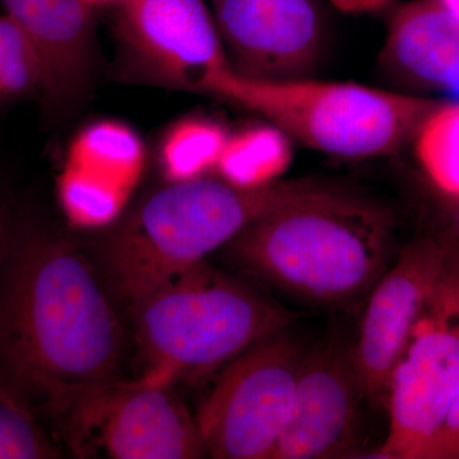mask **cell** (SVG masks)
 <instances>
[{"mask_svg":"<svg viewBox=\"0 0 459 459\" xmlns=\"http://www.w3.org/2000/svg\"><path fill=\"white\" fill-rule=\"evenodd\" d=\"M143 141L131 126L100 120L75 134L57 179L60 207L72 225L107 228L119 219L142 177Z\"/></svg>","mask_w":459,"mask_h":459,"instance_id":"13","label":"cell"},{"mask_svg":"<svg viewBox=\"0 0 459 459\" xmlns=\"http://www.w3.org/2000/svg\"><path fill=\"white\" fill-rule=\"evenodd\" d=\"M120 2H122V0H83L84 4L89 5L93 11H95L96 8L115 7V5L119 4Z\"/></svg>","mask_w":459,"mask_h":459,"instance_id":"23","label":"cell"},{"mask_svg":"<svg viewBox=\"0 0 459 459\" xmlns=\"http://www.w3.org/2000/svg\"><path fill=\"white\" fill-rule=\"evenodd\" d=\"M59 457L62 451L40 419L0 389V459Z\"/></svg>","mask_w":459,"mask_h":459,"instance_id":"19","label":"cell"},{"mask_svg":"<svg viewBox=\"0 0 459 459\" xmlns=\"http://www.w3.org/2000/svg\"><path fill=\"white\" fill-rule=\"evenodd\" d=\"M395 216L377 198L320 183L223 247L241 272L316 307L367 300L394 261Z\"/></svg>","mask_w":459,"mask_h":459,"instance_id":"2","label":"cell"},{"mask_svg":"<svg viewBox=\"0 0 459 459\" xmlns=\"http://www.w3.org/2000/svg\"><path fill=\"white\" fill-rule=\"evenodd\" d=\"M232 71L252 80L310 77L327 44L323 0H211Z\"/></svg>","mask_w":459,"mask_h":459,"instance_id":"11","label":"cell"},{"mask_svg":"<svg viewBox=\"0 0 459 459\" xmlns=\"http://www.w3.org/2000/svg\"><path fill=\"white\" fill-rule=\"evenodd\" d=\"M126 329L95 263L30 199L0 214V389L56 421L90 386L122 379Z\"/></svg>","mask_w":459,"mask_h":459,"instance_id":"1","label":"cell"},{"mask_svg":"<svg viewBox=\"0 0 459 459\" xmlns=\"http://www.w3.org/2000/svg\"><path fill=\"white\" fill-rule=\"evenodd\" d=\"M40 60L41 98L54 110L81 104L98 68L93 9L83 0H0Z\"/></svg>","mask_w":459,"mask_h":459,"instance_id":"14","label":"cell"},{"mask_svg":"<svg viewBox=\"0 0 459 459\" xmlns=\"http://www.w3.org/2000/svg\"><path fill=\"white\" fill-rule=\"evenodd\" d=\"M230 132L207 117H188L170 126L160 147V164L169 183L216 172Z\"/></svg>","mask_w":459,"mask_h":459,"instance_id":"16","label":"cell"},{"mask_svg":"<svg viewBox=\"0 0 459 459\" xmlns=\"http://www.w3.org/2000/svg\"><path fill=\"white\" fill-rule=\"evenodd\" d=\"M9 195V190L5 186L4 181L0 178V214H2L3 205H4L5 199Z\"/></svg>","mask_w":459,"mask_h":459,"instance_id":"25","label":"cell"},{"mask_svg":"<svg viewBox=\"0 0 459 459\" xmlns=\"http://www.w3.org/2000/svg\"><path fill=\"white\" fill-rule=\"evenodd\" d=\"M213 98L274 124L304 146L342 159L394 155L437 105L430 100L310 77L265 81L230 71Z\"/></svg>","mask_w":459,"mask_h":459,"instance_id":"5","label":"cell"},{"mask_svg":"<svg viewBox=\"0 0 459 459\" xmlns=\"http://www.w3.org/2000/svg\"><path fill=\"white\" fill-rule=\"evenodd\" d=\"M429 459H459V394L435 440Z\"/></svg>","mask_w":459,"mask_h":459,"instance_id":"20","label":"cell"},{"mask_svg":"<svg viewBox=\"0 0 459 459\" xmlns=\"http://www.w3.org/2000/svg\"><path fill=\"white\" fill-rule=\"evenodd\" d=\"M448 246L446 270L392 376L388 434L376 458L429 459L459 394V250Z\"/></svg>","mask_w":459,"mask_h":459,"instance_id":"7","label":"cell"},{"mask_svg":"<svg viewBox=\"0 0 459 459\" xmlns=\"http://www.w3.org/2000/svg\"><path fill=\"white\" fill-rule=\"evenodd\" d=\"M443 238L459 250V199L458 201H453L449 229Z\"/></svg>","mask_w":459,"mask_h":459,"instance_id":"22","label":"cell"},{"mask_svg":"<svg viewBox=\"0 0 459 459\" xmlns=\"http://www.w3.org/2000/svg\"><path fill=\"white\" fill-rule=\"evenodd\" d=\"M307 353L286 329L222 368L195 413L207 457L271 459L291 418Z\"/></svg>","mask_w":459,"mask_h":459,"instance_id":"6","label":"cell"},{"mask_svg":"<svg viewBox=\"0 0 459 459\" xmlns=\"http://www.w3.org/2000/svg\"><path fill=\"white\" fill-rule=\"evenodd\" d=\"M53 427L78 458L207 457L195 413L172 386L140 377L78 392Z\"/></svg>","mask_w":459,"mask_h":459,"instance_id":"8","label":"cell"},{"mask_svg":"<svg viewBox=\"0 0 459 459\" xmlns=\"http://www.w3.org/2000/svg\"><path fill=\"white\" fill-rule=\"evenodd\" d=\"M365 394L352 356L338 337L309 350L294 410L271 459L350 457L358 451Z\"/></svg>","mask_w":459,"mask_h":459,"instance_id":"12","label":"cell"},{"mask_svg":"<svg viewBox=\"0 0 459 459\" xmlns=\"http://www.w3.org/2000/svg\"><path fill=\"white\" fill-rule=\"evenodd\" d=\"M292 143L290 135L270 122L230 133L216 174L240 188L268 186L279 181L291 164Z\"/></svg>","mask_w":459,"mask_h":459,"instance_id":"15","label":"cell"},{"mask_svg":"<svg viewBox=\"0 0 459 459\" xmlns=\"http://www.w3.org/2000/svg\"><path fill=\"white\" fill-rule=\"evenodd\" d=\"M318 183L279 180L240 188L212 175L169 183L111 223L91 259L114 300L128 309L152 287L204 262L263 214Z\"/></svg>","mask_w":459,"mask_h":459,"instance_id":"3","label":"cell"},{"mask_svg":"<svg viewBox=\"0 0 459 459\" xmlns=\"http://www.w3.org/2000/svg\"><path fill=\"white\" fill-rule=\"evenodd\" d=\"M442 7L451 12L453 16L459 18V0H437Z\"/></svg>","mask_w":459,"mask_h":459,"instance_id":"24","label":"cell"},{"mask_svg":"<svg viewBox=\"0 0 459 459\" xmlns=\"http://www.w3.org/2000/svg\"><path fill=\"white\" fill-rule=\"evenodd\" d=\"M113 8L115 39L129 77L212 96L232 71L204 0H122Z\"/></svg>","mask_w":459,"mask_h":459,"instance_id":"9","label":"cell"},{"mask_svg":"<svg viewBox=\"0 0 459 459\" xmlns=\"http://www.w3.org/2000/svg\"><path fill=\"white\" fill-rule=\"evenodd\" d=\"M44 75L38 54L21 27L0 14V104L42 96Z\"/></svg>","mask_w":459,"mask_h":459,"instance_id":"18","label":"cell"},{"mask_svg":"<svg viewBox=\"0 0 459 459\" xmlns=\"http://www.w3.org/2000/svg\"><path fill=\"white\" fill-rule=\"evenodd\" d=\"M451 247L443 238H421L398 253L368 296L352 356L371 406L388 403L392 376L416 323L439 282Z\"/></svg>","mask_w":459,"mask_h":459,"instance_id":"10","label":"cell"},{"mask_svg":"<svg viewBox=\"0 0 459 459\" xmlns=\"http://www.w3.org/2000/svg\"><path fill=\"white\" fill-rule=\"evenodd\" d=\"M337 11L346 14H368L386 7L392 0H327Z\"/></svg>","mask_w":459,"mask_h":459,"instance_id":"21","label":"cell"},{"mask_svg":"<svg viewBox=\"0 0 459 459\" xmlns=\"http://www.w3.org/2000/svg\"><path fill=\"white\" fill-rule=\"evenodd\" d=\"M126 310L142 360L138 377L170 386L221 370L301 316L205 261L172 274Z\"/></svg>","mask_w":459,"mask_h":459,"instance_id":"4","label":"cell"},{"mask_svg":"<svg viewBox=\"0 0 459 459\" xmlns=\"http://www.w3.org/2000/svg\"><path fill=\"white\" fill-rule=\"evenodd\" d=\"M415 155L435 188L459 199V101L435 105L412 137Z\"/></svg>","mask_w":459,"mask_h":459,"instance_id":"17","label":"cell"}]
</instances>
